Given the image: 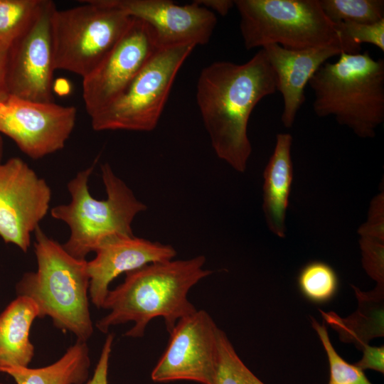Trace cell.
<instances>
[{
	"label": "cell",
	"mask_w": 384,
	"mask_h": 384,
	"mask_svg": "<svg viewBox=\"0 0 384 384\" xmlns=\"http://www.w3.org/2000/svg\"><path fill=\"white\" fill-rule=\"evenodd\" d=\"M76 117L73 106L10 95L0 103V134L11 138L28 157L38 159L65 146Z\"/></svg>",
	"instance_id": "obj_10"
},
{
	"label": "cell",
	"mask_w": 384,
	"mask_h": 384,
	"mask_svg": "<svg viewBox=\"0 0 384 384\" xmlns=\"http://www.w3.org/2000/svg\"><path fill=\"white\" fill-rule=\"evenodd\" d=\"M51 16L55 70L90 74L129 28L133 17L107 0L82 1Z\"/></svg>",
	"instance_id": "obj_7"
},
{
	"label": "cell",
	"mask_w": 384,
	"mask_h": 384,
	"mask_svg": "<svg viewBox=\"0 0 384 384\" xmlns=\"http://www.w3.org/2000/svg\"><path fill=\"white\" fill-rule=\"evenodd\" d=\"M297 282L302 294L315 303H324L331 299L338 287V279L334 270L320 261L306 265L301 270Z\"/></svg>",
	"instance_id": "obj_23"
},
{
	"label": "cell",
	"mask_w": 384,
	"mask_h": 384,
	"mask_svg": "<svg viewBox=\"0 0 384 384\" xmlns=\"http://www.w3.org/2000/svg\"><path fill=\"white\" fill-rule=\"evenodd\" d=\"M43 0H0V46L9 50L38 13Z\"/></svg>",
	"instance_id": "obj_20"
},
{
	"label": "cell",
	"mask_w": 384,
	"mask_h": 384,
	"mask_svg": "<svg viewBox=\"0 0 384 384\" xmlns=\"http://www.w3.org/2000/svg\"><path fill=\"white\" fill-rule=\"evenodd\" d=\"M8 51L0 46V103L10 96L6 78Z\"/></svg>",
	"instance_id": "obj_29"
},
{
	"label": "cell",
	"mask_w": 384,
	"mask_h": 384,
	"mask_svg": "<svg viewBox=\"0 0 384 384\" xmlns=\"http://www.w3.org/2000/svg\"><path fill=\"white\" fill-rule=\"evenodd\" d=\"M37 318V305L24 296H17L1 313L0 370L11 366L28 367L34 356L29 334Z\"/></svg>",
	"instance_id": "obj_18"
},
{
	"label": "cell",
	"mask_w": 384,
	"mask_h": 384,
	"mask_svg": "<svg viewBox=\"0 0 384 384\" xmlns=\"http://www.w3.org/2000/svg\"><path fill=\"white\" fill-rule=\"evenodd\" d=\"M95 257L87 261L89 296L97 308H102L110 284L119 274L146 265L173 260L176 251L170 245L132 236H119L102 244Z\"/></svg>",
	"instance_id": "obj_15"
},
{
	"label": "cell",
	"mask_w": 384,
	"mask_h": 384,
	"mask_svg": "<svg viewBox=\"0 0 384 384\" xmlns=\"http://www.w3.org/2000/svg\"><path fill=\"white\" fill-rule=\"evenodd\" d=\"M51 190L23 159L0 164V238L26 252L31 235L47 215Z\"/></svg>",
	"instance_id": "obj_9"
},
{
	"label": "cell",
	"mask_w": 384,
	"mask_h": 384,
	"mask_svg": "<svg viewBox=\"0 0 384 384\" xmlns=\"http://www.w3.org/2000/svg\"><path fill=\"white\" fill-rule=\"evenodd\" d=\"M4 154V142L2 137L0 134V164L1 163V159Z\"/></svg>",
	"instance_id": "obj_31"
},
{
	"label": "cell",
	"mask_w": 384,
	"mask_h": 384,
	"mask_svg": "<svg viewBox=\"0 0 384 384\" xmlns=\"http://www.w3.org/2000/svg\"><path fill=\"white\" fill-rule=\"evenodd\" d=\"M0 384H3V383H0Z\"/></svg>",
	"instance_id": "obj_32"
},
{
	"label": "cell",
	"mask_w": 384,
	"mask_h": 384,
	"mask_svg": "<svg viewBox=\"0 0 384 384\" xmlns=\"http://www.w3.org/2000/svg\"><path fill=\"white\" fill-rule=\"evenodd\" d=\"M247 50L277 44L289 50L346 48L319 0H234Z\"/></svg>",
	"instance_id": "obj_6"
},
{
	"label": "cell",
	"mask_w": 384,
	"mask_h": 384,
	"mask_svg": "<svg viewBox=\"0 0 384 384\" xmlns=\"http://www.w3.org/2000/svg\"><path fill=\"white\" fill-rule=\"evenodd\" d=\"M90 363L87 342L77 340L52 364L38 368L6 367L0 373L12 377L16 384H84Z\"/></svg>",
	"instance_id": "obj_19"
},
{
	"label": "cell",
	"mask_w": 384,
	"mask_h": 384,
	"mask_svg": "<svg viewBox=\"0 0 384 384\" xmlns=\"http://www.w3.org/2000/svg\"><path fill=\"white\" fill-rule=\"evenodd\" d=\"M326 17L334 23H372L384 18L383 0H319Z\"/></svg>",
	"instance_id": "obj_22"
},
{
	"label": "cell",
	"mask_w": 384,
	"mask_h": 384,
	"mask_svg": "<svg viewBox=\"0 0 384 384\" xmlns=\"http://www.w3.org/2000/svg\"><path fill=\"white\" fill-rule=\"evenodd\" d=\"M311 320L327 355L329 365L328 384H373L362 369L355 364L347 363L337 353L331 344L326 326L319 324L313 317H311Z\"/></svg>",
	"instance_id": "obj_24"
},
{
	"label": "cell",
	"mask_w": 384,
	"mask_h": 384,
	"mask_svg": "<svg viewBox=\"0 0 384 384\" xmlns=\"http://www.w3.org/2000/svg\"><path fill=\"white\" fill-rule=\"evenodd\" d=\"M196 1L212 12L215 11L221 16L227 15L235 6L234 1L232 0H197Z\"/></svg>",
	"instance_id": "obj_30"
},
{
	"label": "cell",
	"mask_w": 384,
	"mask_h": 384,
	"mask_svg": "<svg viewBox=\"0 0 384 384\" xmlns=\"http://www.w3.org/2000/svg\"><path fill=\"white\" fill-rule=\"evenodd\" d=\"M277 80V91L283 100L281 120L291 128L305 101L304 89L317 70L328 59L344 53L338 45L304 50H289L277 44L262 48Z\"/></svg>",
	"instance_id": "obj_16"
},
{
	"label": "cell",
	"mask_w": 384,
	"mask_h": 384,
	"mask_svg": "<svg viewBox=\"0 0 384 384\" xmlns=\"http://www.w3.org/2000/svg\"><path fill=\"white\" fill-rule=\"evenodd\" d=\"M113 341L114 335L112 334H108L102 348L94 374L85 384H108L109 361Z\"/></svg>",
	"instance_id": "obj_27"
},
{
	"label": "cell",
	"mask_w": 384,
	"mask_h": 384,
	"mask_svg": "<svg viewBox=\"0 0 384 384\" xmlns=\"http://www.w3.org/2000/svg\"><path fill=\"white\" fill-rule=\"evenodd\" d=\"M219 329L205 310L181 319L169 333V343L151 371V380L213 384Z\"/></svg>",
	"instance_id": "obj_11"
},
{
	"label": "cell",
	"mask_w": 384,
	"mask_h": 384,
	"mask_svg": "<svg viewBox=\"0 0 384 384\" xmlns=\"http://www.w3.org/2000/svg\"><path fill=\"white\" fill-rule=\"evenodd\" d=\"M276 91V75L262 48L244 63L216 61L199 75L196 102L211 146L238 172L246 170L252 153L247 136L251 113Z\"/></svg>",
	"instance_id": "obj_1"
},
{
	"label": "cell",
	"mask_w": 384,
	"mask_h": 384,
	"mask_svg": "<svg viewBox=\"0 0 384 384\" xmlns=\"http://www.w3.org/2000/svg\"><path fill=\"white\" fill-rule=\"evenodd\" d=\"M92 171L93 166L78 172L68 183L69 203L50 210L51 216L65 223L70 229V236L63 247L81 260L108 240L134 235L132 223L138 213L146 210L108 163L101 165L107 198H93L88 186Z\"/></svg>",
	"instance_id": "obj_5"
},
{
	"label": "cell",
	"mask_w": 384,
	"mask_h": 384,
	"mask_svg": "<svg viewBox=\"0 0 384 384\" xmlns=\"http://www.w3.org/2000/svg\"><path fill=\"white\" fill-rule=\"evenodd\" d=\"M308 84L319 117H334L359 137H375L384 122L383 59L368 51L342 53L335 63H324Z\"/></svg>",
	"instance_id": "obj_4"
},
{
	"label": "cell",
	"mask_w": 384,
	"mask_h": 384,
	"mask_svg": "<svg viewBox=\"0 0 384 384\" xmlns=\"http://www.w3.org/2000/svg\"><path fill=\"white\" fill-rule=\"evenodd\" d=\"M152 29L160 48L206 44L215 28L217 18L196 1L178 5L169 0H107Z\"/></svg>",
	"instance_id": "obj_14"
},
{
	"label": "cell",
	"mask_w": 384,
	"mask_h": 384,
	"mask_svg": "<svg viewBox=\"0 0 384 384\" xmlns=\"http://www.w3.org/2000/svg\"><path fill=\"white\" fill-rule=\"evenodd\" d=\"M34 234L37 270L23 274L16 285L17 296L31 299L40 319L48 316L56 328L87 342L94 329L89 309L87 261L70 255L39 226Z\"/></svg>",
	"instance_id": "obj_3"
},
{
	"label": "cell",
	"mask_w": 384,
	"mask_h": 384,
	"mask_svg": "<svg viewBox=\"0 0 384 384\" xmlns=\"http://www.w3.org/2000/svg\"><path fill=\"white\" fill-rule=\"evenodd\" d=\"M55 4L43 0L36 16L8 51L7 84L10 95L51 102L55 72L51 16Z\"/></svg>",
	"instance_id": "obj_12"
},
{
	"label": "cell",
	"mask_w": 384,
	"mask_h": 384,
	"mask_svg": "<svg viewBox=\"0 0 384 384\" xmlns=\"http://www.w3.org/2000/svg\"><path fill=\"white\" fill-rule=\"evenodd\" d=\"M363 356L355 365L361 369H371L383 373L384 372V347L369 346L364 343L361 348Z\"/></svg>",
	"instance_id": "obj_28"
},
{
	"label": "cell",
	"mask_w": 384,
	"mask_h": 384,
	"mask_svg": "<svg viewBox=\"0 0 384 384\" xmlns=\"http://www.w3.org/2000/svg\"><path fill=\"white\" fill-rule=\"evenodd\" d=\"M347 53H360L362 43H369L384 51V18L372 23H334Z\"/></svg>",
	"instance_id": "obj_25"
},
{
	"label": "cell",
	"mask_w": 384,
	"mask_h": 384,
	"mask_svg": "<svg viewBox=\"0 0 384 384\" xmlns=\"http://www.w3.org/2000/svg\"><path fill=\"white\" fill-rule=\"evenodd\" d=\"M196 46L159 48L124 90L90 117L95 131L150 132L157 126L178 70Z\"/></svg>",
	"instance_id": "obj_8"
},
{
	"label": "cell",
	"mask_w": 384,
	"mask_h": 384,
	"mask_svg": "<svg viewBox=\"0 0 384 384\" xmlns=\"http://www.w3.org/2000/svg\"><path fill=\"white\" fill-rule=\"evenodd\" d=\"M292 137L279 133L263 173L262 209L269 230L279 238L286 236V213L293 180L291 156Z\"/></svg>",
	"instance_id": "obj_17"
},
{
	"label": "cell",
	"mask_w": 384,
	"mask_h": 384,
	"mask_svg": "<svg viewBox=\"0 0 384 384\" xmlns=\"http://www.w3.org/2000/svg\"><path fill=\"white\" fill-rule=\"evenodd\" d=\"M213 384H265L242 361L226 334L219 329Z\"/></svg>",
	"instance_id": "obj_21"
},
{
	"label": "cell",
	"mask_w": 384,
	"mask_h": 384,
	"mask_svg": "<svg viewBox=\"0 0 384 384\" xmlns=\"http://www.w3.org/2000/svg\"><path fill=\"white\" fill-rule=\"evenodd\" d=\"M206 257L170 260L146 265L125 273L124 282L108 292L102 307L110 312L96 323L102 333L111 326L134 323L124 336L140 338L149 321L161 317L169 333L182 318L197 309L188 299L190 289L212 271Z\"/></svg>",
	"instance_id": "obj_2"
},
{
	"label": "cell",
	"mask_w": 384,
	"mask_h": 384,
	"mask_svg": "<svg viewBox=\"0 0 384 384\" xmlns=\"http://www.w3.org/2000/svg\"><path fill=\"white\" fill-rule=\"evenodd\" d=\"M360 245L363 255V267L368 274L383 287L384 238L361 235Z\"/></svg>",
	"instance_id": "obj_26"
},
{
	"label": "cell",
	"mask_w": 384,
	"mask_h": 384,
	"mask_svg": "<svg viewBox=\"0 0 384 384\" xmlns=\"http://www.w3.org/2000/svg\"><path fill=\"white\" fill-rule=\"evenodd\" d=\"M158 49L151 27L133 18L97 67L82 78V97L90 117L116 99Z\"/></svg>",
	"instance_id": "obj_13"
}]
</instances>
